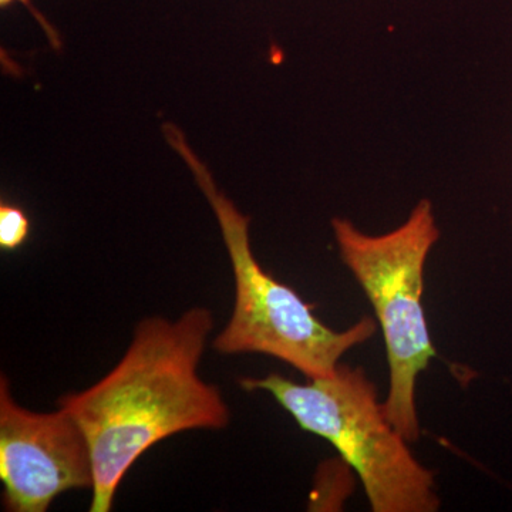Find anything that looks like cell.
Returning a JSON list of instances; mask_svg holds the SVG:
<instances>
[{"instance_id": "6da1fadb", "label": "cell", "mask_w": 512, "mask_h": 512, "mask_svg": "<svg viewBox=\"0 0 512 512\" xmlns=\"http://www.w3.org/2000/svg\"><path fill=\"white\" fill-rule=\"evenodd\" d=\"M214 328L212 313L194 308L171 322L137 326L126 355L103 379L64 394L59 409L82 427L92 450V512H109L134 463L157 443L187 430H221L229 410L214 384L198 375Z\"/></svg>"}, {"instance_id": "7a4b0ae2", "label": "cell", "mask_w": 512, "mask_h": 512, "mask_svg": "<svg viewBox=\"0 0 512 512\" xmlns=\"http://www.w3.org/2000/svg\"><path fill=\"white\" fill-rule=\"evenodd\" d=\"M163 131L210 202L234 271V311L227 328L214 340V349L224 355L272 356L309 379L335 375L340 357L373 338L376 323L363 318L352 328L336 332L320 322L312 305L256 261L249 242V218L218 190L208 168L185 141L183 131L173 124H165Z\"/></svg>"}, {"instance_id": "3957f363", "label": "cell", "mask_w": 512, "mask_h": 512, "mask_svg": "<svg viewBox=\"0 0 512 512\" xmlns=\"http://www.w3.org/2000/svg\"><path fill=\"white\" fill-rule=\"evenodd\" d=\"M247 392L271 393L302 430L328 440L362 481L375 512H434L440 508L433 473L413 457L360 367L298 384L281 375L239 380Z\"/></svg>"}, {"instance_id": "277c9868", "label": "cell", "mask_w": 512, "mask_h": 512, "mask_svg": "<svg viewBox=\"0 0 512 512\" xmlns=\"http://www.w3.org/2000/svg\"><path fill=\"white\" fill-rule=\"evenodd\" d=\"M340 258L362 286L382 326L390 369L384 413L409 441L420 439L416 384L437 357L424 315V265L440 238L433 205L421 200L406 222L383 235H367L335 218Z\"/></svg>"}, {"instance_id": "5b68a950", "label": "cell", "mask_w": 512, "mask_h": 512, "mask_svg": "<svg viewBox=\"0 0 512 512\" xmlns=\"http://www.w3.org/2000/svg\"><path fill=\"white\" fill-rule=\"evenodd\" d=\"M0 480L12 512H45L56 497L93 488L89 440L76 420L59 409L35 413L19 406L9 380H0Z\"/></svg>"}, {"instance_id": "8992f818", "label": "cell", "mask_w": 512, "mask_h": 512, "mask_svg": "<svg viewBox=\"0 0 512 512\" xmlns=\"http://www.w3.org/2000/svg\"><path fill=\"white\" fill-rule=\"evenodd\" d=\"M30 220L28 214L16 204L2 201L0 204V248L16 251L28 241Z\"/></svg>"}, {"instance_id": "52a82bcc", "label": "cell", "mask_w": 512, "mask_h": 512, "mask_svg": "<svg viewBox=\"0 0 512 512\" xmlns=\"http://www.w3.org/2000/svg\"><path fill=\"white\" fill-rule=\"evenodd\" d=\"M15 3H20V5L25 6V8L28 9L30 13H32L33 18L37 20L40 28H42L43 32L46 33L50 45H52L53 49L59 50L60 47H62L59 33H57L56 29L53 28L52 23H50L49 20H47L45 16H43L42 13H40L39 10L33 6L32 0H0V8L8 9L10 6L15 5Z\"/></svg>"}]
</instances>
